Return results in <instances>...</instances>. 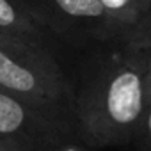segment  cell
I'll list each match as a JSON object with an SVG mask.
<instances>
[{"label":"cell","instance_id":"obj_1","mask_svg":"<svg viewBox=\"0 0 151 151\" xmlns=\"http://www.w3.org/2000/svg\"><path fill=\"white\" fill-rule=\"evenodd\" d=\"M121 46L96 60L75 91L80 135L89 147L126 144L142 123L149 50Z\"/></svg>","mask_w":151,"mask_h":151},{"label":"cell","instance_id":"obj_2","mask_svg":"<svg viewBox=\"0 0 151 151\" xmlns=\"http://www.w3.org/2000/svg\"><path fill=\"white\" fill-rule=\"evenodd\" d=\"M82 139L73 101L0 89V140L11 151H52Z\"/></svg>","mask_w":151,"mask_h":151},{"label":"cell","instance_id":"obj_3","mask_svg":"<svg viewBox=\"0 0 151 151\" xmlns=\"http://www.w3.org/2000/svg\"><path fill=\"white\" fill-rule=\"evenodd\" d=\"M0 89L75 103V89L41 43L0 34Z\"/></svg>","mask_w":151,"mask_h":151},{"label":"cell","instance_id":"obj_4","mask_svg":"<svg viewBox=\"0 0 151 151\" xmlns=\"http://www.w3.org/2000/svg\"><path fill=\"white\" fill-rule=\"evenodd\" d=\"M37 20L68 37L124 41V30L107 14L100 0H36Z\"/></svg>","mask_w":151,"mask_h":151},{"label":"cell","instance_id":"obj_5","mask_svg":"<svg viewBox=\"0 0 151 151\" xmlns=\"http://www.w3.org/2000/svg\"><path fill=\"white\" fill-rule=\"evenodd\" d=\"M0 34L43 45V23L22 0H0Z\"/></svg>","mask_w":151,"mask_h":151},{"label":"cell","instance_id":"obj_6","mask_svg":"<svg viewBox=\"0 0 151 151\" xmlns=\"http://www.w3.org/2000/svg\"><path fill=\"white\" fill-rule=\"evenodd\" d=\"M107 14L124 30V46H130L144 27L151 11V0H100Z\"/></svg>","mask_w":151,"mask_h":151},{"label":"cell","instance_id":"obj_7","mask_svg":"<svg viewBox=\"0 0 151 151\" xmlns=\"http://www.w3.org/2000/svg\"><path fill=\"white\" fill-rule=\"evenodd\" d=\"M137 137L142 139L146 151H151V101L146 103V110H144L142 123H140V128H139Z\"/></svg>","mask_w":151,"mask_h":151},{"label":"cell","instance_id":"obj_8","mask_svg":"<svg viewBox=\"0 0 151 151\" xmlns=\"http://www.w3.org/2000/svg\"><path fill=\"white\" fill-rule=\"evenodd\" d=\"M130 46L132 48H140V50H151V11L147 14V20H146L144 27L135 36V39L132 41Z\"/></svg>","mask_w":151,"mask_h":151},{"label":"cell","instance_id":"obj_9","mask_svg":"<svg viewBox=\"0 0 151 151\" xmlns=\"http://www.w3.org/2000/svg\"><path fill=\"white\" fill-rule=\"evenodd\" d=\"M52 151H91V147L86 144L84 139H73L69 142H64L60 144L59 147L52 149Z\"/></svg>","mask_w":151,"mask_h":151},{"label":"cell","instance_id":"obj_10","mask_svg":"<svg viewBox=\"0 0 151 151\" xmlns=\"http://www.w3.org/2000/svg\"><path fill=\"white\" fill-rule=\"evenodd\" d=\"M146 94H147V101H151V50H149V59H147V73H146Z\"/></svg>","mask_w":151,"mask_h":151},{"label":"cell","instance_id":"obj_11","mask_svg":"<svg viewBox=\"0 0 151 151\" xmlns=\"http://www.w3.org/2000/svg\"><path fill=\"white\" fill-rule=\"evenodd\" d=\"M0 151H11V149H9V147H7L2 140H0Z\"/></svg>","mask_w":151,"mask_h":151}]
</instances>
